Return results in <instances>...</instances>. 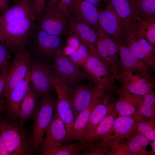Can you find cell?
Here are the masks:
<instances>
[{
    "label": "cell",
    "instance_id": "cell-4",
    "mask_svg": "<svg viewBox=\"0 0 155 155\" xmlns=\"http://www.w3.org/2000/svg\"><path fill=\"white\" fill-rule=\"evenodd\" d=\"M56 102L51 93L42 96L32 127L33 152H38L44 140L45 131L53 117Z\"/></svg>",
    "mask_w": 155,
    "mask_h": 155
},
{
    "label": "cell",
    "instance_id": "cell-43",
    "mask_svg": "<svg viewBox=\"0 0 155 155\" xmlns=\"http://www.w3.org/2000/svg\"><path fill=\"white\" fill-rule=\"evenodd\" d=\"M77 50L67 45L65 47H63L62 49V53L64 55L69 56Z\"/></svg>",
    "mask_w": 155,
    "mask_h": 155
},
{
    "label": "cell",
    "instance_id": "cell-41",
    "mask_svg": "<svg viewBox=\"0 0 155 155\" xmlns=\"http://www.w3.org/2000/svg\"><path fill=\"white\" fill-rule=\"evenodd\" d=\"M10 7L9 0H0V15L4 14Z\"/></svg>",
    "mask_w": 155,
    "mask_h": 155
},
{
    "label": "cell",
    "instance_id": "cell-16",
    "mask_svg": "<svg viewBox=\"0 0 155 155\" xmlns=\"http://www.w3.org/2000/svg\"><path fill=\"white\" fill-rule=\"evenodd\" d=\"M32 37L34 38L37 53L47 58H54L57 53L63 48L62 37L49 34L36 28Z\"/></svg>",
    "mask_w": 155,
    "mask_h": 155
},
{
    "label": "cell",
    "instance_id": "cell-9",
    "mask_svg": "<svg viewBox=\"0 0 155 155\" xmlns=\"http://www.w3.org/2000/svg\"><path fill=\"white\" fill-rule=\"evenodd\" d=\"M133 71L121 68L117 78L122 84V89L131 94L142 96L152 91L149 75L135 74Z\"/></svg>",
    "mask_w": 155,
    "mask_h": 155
},
{
    "label": "cell",
    "instance_id": "cell-19",
    "mask_svg": "<svg viewBox=\"0 0 155 155\" xmlns=\"http://www.w3.org/2000/svg\"><path fill=\"white\" fill-rule=\"evenodd\" d=\"M95 90V87L92 88L84 85H78L71 88L69 87V102L74 119L90 104Z\"/></svg>",
    "mask_w": 155,
    "mask_h": 155
},
{
    "label": "cell",
    "instance_id": "cell-40",
    "mask_svg": "<svg viewBox=\"0 0 155 155\" xmlns=\"http://www.w3.org/2000/svg\"><path fill=\"white\" fill-rule=\"evenodd\" d=\"M7 71L0 76V99L3 97V92L5 88L7 76Z\"/></svg>",
    "mask_w": 155,
    "mask_h": 155
},
{
    "label": "cell",
    "instance_id": "cell-7",
    "mask_svg": "<svg viewBox=\"0 0 155 155\" xmlns=\"http://www.w3.org/2000/svg\"><path fill=\"white\" fill-rule=\"evenodd\" d=\"M32 51L24 49L15 53L7 71L6 84L3 92L5 97L26 77L30 68Z\"/></svg>",
    "mask_w": 155,
    "mask_h": 155
},
{
    "label": "cell",
    "instance_id": "cell-18",
    "mask_svg": "<svg viewBox=\"0 0 155 155\" xmlns=\"http://www.w3.org/2000/svg\"><path fill=\"white\" fill-rule=\"evenodd\" d=\"M83 0H74L70 15V20H75L93 27L98 23V9Z\"/></svg>",
    "mask_w": 155,
    "mask_h": 155
},
{
    "label": "cell",
    "instance_id": "cell-8",
    "mask_svg": "<svg viewBox=\"0 0 155 155\" xmlns=\"http://www.w3.org/2000/svg\"><path fill=\"white\" fill-rule=\"evenodd\" d=\"M123 42L138 59L148 68L154 67L155 48L146 40L137 37L133 32L125 26Z\"/></svg>",
    "mask_w": 155,
    "mask_h": 155
},
{
    "label": "cell",
    "instance_id": "cell-46",
    "mask_svg": "<svg viewBox=\"0 0 155 155\" xmlns=\"http://www.w3.org/2000/svg\"><path fill=\"white\" fill-rule=\"evenodd\" d=\"M155 140L153 141V142L152 143V151L153 152V153H155Z\"/></svg>",
    "mask_w": 155,
    "mask_h": 155
},
{
    "label": "cell",
    "instance_id": "cell-29",
    "mask_svg": "<svg viewBox=\"0 0 155 155\" xmlns=\"http://www.w3.org/2000/svg\"><path fill=\"white\" fill-rule=\"evenodd\" d=\"M84 142L63 144L56 148L42 151V155H76L81 154Z\"/></svg>",
    "mask_w": 155,
    "mask_h": 155
},
{
    "label": "cell",
    "instance_id": "cell-44",
    "mask_svg": "<svg viewBox=\"0 0 155 155\" xmlns=\"http://www.w3.org/2000/svg\"><path fill=\"white\" fill-rule=\"evenodd\" d=\"M93 4L97 8L103 6L102 0H83Z\"/></svg>",
    "mask_w": 155,
    "mask_h": 155
},
{
    "label": "cell",
    "instance_id": "cell-25",
    "mask_svg": "<svg viewBox=\"0 0 155 155\" xmlns=\"http://www.w3.org/2000/svg\"><path fill=\"white\" fill-rule=\"evenodd\" d=\"M39 97L30 86L21 105L16 120L23 124L33 120L39 106L41 100L39 101Z\"/></svg>",
    "mask_w": 155,
    "mask_h": 155
},
{
    "label": "cell",
    "instance_id": "cell-21",
    "mask_svg": "<svg viewBox=\"0 0 155 155\" xmlns=\"http://www.w3.org/2000/svg\"><path fill=\"white\" fill-rule=\"evenodd\" d=\"M67 30L68 33L77 36L86 45L91 54L101 59L96 49L97 34L92 27L76 21L70 20Z\"/></svg>",
    "mask_w": 155,
    "mask_h": 155
},
{
    "label": "cell",
    "instance_id": "cell-10",
    "mask_svg": "<svg viewBox=\"0 0 155 155\" xmlns=\"http://www.w3.org/2000/svg\"><path fill=\"white\" fill-rule=\"evenodd\" d=\"M98 22L102 28L110 35L117 46L123 42L125 26L115 10L111 2L102 9H98Z\"/></svg>",
    "mask_w": 155,
    "mask_h": 155
},
{
    "label": "cell",
    "instance_id": "cell-13",
    "mask_svg": "<svg viewBox=\"0 0 155 155\" xmlns=\"http://www.w3.org/2000/svg\"><path fill=\"white\" fill-rule=\"evenodd\" d=\"M62 49L57 53L55 57V64L53 71L54 73L70 84H76L88 78L80 66L63 54Z\"/></svg>",
    "mask_w": 155,
    "mask_h": 155
},
{
    "label": "cell",
    "instance_id": "cell-17",
    "mask_svg": "<svg viewBox=\"0 0 155 155\" xmlns=\"http://www.w3.org/2000/svg\"><path fill=\"white\" fill-rule=\"evenodd\" d=\"M30 67L24 80L5 97L3 110L11 119H17L21 105L30 87Z\"/></svg>",
    "mask_w": 155,
    "mask_h": 155
},
{
    "label": "cell",
    "instance_id": "cell-3",
    "mask_svg": "<svg viewBox=\"0 0 155 155\" xmlns=\"http://www.w3.org/2000/svg\"><path fill=\"white\" fill-rule=\"evenodd\" d=\"M68 15L49 0L36 21V28L49 34L62 37L70 23Z\"/></svg>",
    "mask_w": 155,
    "mask_h": 155
},
{
    "label": "cell",
    "instance_id": "cell-33",
    "mask_svg": "<svg viewBox=\"0 0 155 155\" xmlns=\"http://www.w3.org/2000/svg\"><path fill=\"white\" fill-rule=\"evenodd\" d=\"M149 143V140L144 135L139 133L135 136L128 143V148L132 154L143 152Z\"/></svg>",
    "mask_w": 155,
    "mask_h": 155
},
{
    "label": "cell",
    "instance_id": "cell-12",
    "mask_svg": "<svg viewBox=\"0 0 155 155\" xmlns=\"http://www.w3.org/2000/svg\"><path fill=\"white\" fill-rule=\"evenodd\" d=\"M45 136L38 152L56 148L68 141L67 132L65 124L55 109L52 118L46 128Z\"/></svg>",
    "mask_w": 155,
    "mask_h": 155
},
{
    "label": "cell",
    "instance_id": "cell-2",
    "mask_svg": "<svg viewBox=\"0 0 155 155\" xmlns=\"http://www.w3.org/2000/svg\"><path fill=\"white\" fill-rule=\"evenodd\" d=\"M36 20L34 14L14 23L0 25L2 40L11 52L25 49L35 29Z\"/></svg>",
    "mask_w": 155,
    "mask_h": 155
},
{
    "label": "cell",
    "instance_id": "cell-14",
    "mask_svg": "<svg viewBox=\"0 0 155 155\" xmlns=\"http://www.w3.org/2000/svg\"><path fill=\"white\" fill-rule=\"evenodd\" d=\"M111 87L95 86V91L89 106L77 115L74 121L68 142L77 140L82 141L84 130L91 114L97 103Z\"/></svg>",
    "mask_w": 155,
    "mask_h": 155
},
{
    "label": "cell",
    "instance_id": "cell-32",
    "mask_svg": "<svg viewBox=\"0 0 155 155\" xmlns=\"http://www.w3.org/2000/svg\"><path fill=\"white\" fill-rule=\"evenodd\" d=\"M136 16L137 20L155 17V0H139Z\"/></svg>",
    "mask_w": 155,
    "mask_h": 155
},
{
    "label": "cell",
    "instance_id": "cell-5",
    "mask_svg": "<svg viewBox=\"0 0 155 155\" xmlns=\"http://www.w3.org/2000/svg\"><path fill=\"white\" fill-rule=\"evenodd\" d=\"M97 35L96 49L101 60L104 63L115 79L118 71V46L109 35L98 24L92 27Z\"/></svg>",
    "mask_w": 155,
    "mask_h": 155
},
{
    "label": "cell",
    "instance_id": "cell-1",
    "mask_svg": "<svg viewBox=\"0 0 155 155\" xmlns=\"http://www.w3.org/2000/svg\"><path fill=\"white\" fill-rule=\"evenodd\" d=\"M0 133L10 155L33 154L32 134L23 124L10 118L3 112L0 117Z\"/></svg>",
    "mask_w": 155,
    "mask_h": 155
},
{
    "label": "cell",
    "instance_id": "cell-15",
    "mask_svg": "<svg viewBox=\"0 0 155 155\" xmlns=\"http://www.w3.org/2000/svg\"><path fill=\"white\" fill-rule=\"evenodd\" d=\"M88 78L96 86H111L114 79L104 63L90 52L88 57L82 66Z\"/></svg>",
    "mask_w": 155,
    "mask_h": 155
},
{
    "label": "cell",
    "instance_id": "cell-23",
    "mask_svg": "<svg viewBox=\"0 0 155 155\" xmlns=\"http://www.w3.org/2000/svg\"><path fill=\"white\" fill-rule=\"evenodd\" d=\"M106 93L93 110L81 142H84L92 134L100 122L108 114L110 106L109 98L105 96Z\"/></svg>",
    "mask_w": 155,
    "mask_h": 155
},
{
    "label": "cell",
    "instance_id": "cell-48",
    "mask_svg": "<svg viewBox=\"0 0 155 155\" xmlns=\"http://www.w3.org/2000/svg\"><path fill=\"white\" fill-rule=\"evenodd\" d=\"M0 40H2V39H1V33H0Z\"/></svg>",
    "mask_w": 155,
    "mask_h": 155
},
{
    "label": "cell",
    "instance_id": "cell-11",
    "mask_svg": "<svg viewBox=\"0 0 155 155\" xmlns=\"http://www.w3.org/2000/svg\"><path fill=\"white\" fill-rule=\"evenodd\" d=\"M30 82L33 89L39 97H42L50 93L53 87L51 81L52 71L47 64L34 61L30 64Z\"/></svg>",
    "mask_w": 155,
    "mask_h": 155
},
{
    "label": "cell",
    "instance_id": "cell-24",
    "mask_svg": "<svg viewBox=\"0 0 155 155\" xmlns=\"http://www.w3.org/2000/svg\"><path fill=\"white\" fill-rule=\"evenodd\" d=\"M117 46L122 69L129 70L140 74L149 75V68L138 59L123 42Z\"/></svg>",
    "mask_w": 155,
    "mask_h": 155
},
{
    "label": "cell",
    "instance_id": "cell-30",
    "mask_svg": "<svg viewBox=\"0 0 155 155\" xmlns=\"http://www.w3.org/2000/svg\"><path fill=\"white\" fill-rule=\"evenodd\" d=\"M115 112L107 115L99 124L92 134L84 142L90 143L97 140L108 133L112 127L116 118Z\"/></svg>",
    "mask_w": 155,
    "mask_h": 155
},
{
    "label": "cell",
    "instance_id": "cell-45",
    "mask_svg": "<svg viewBox=\"0 0 155 155\" xmlns=\"http://www.w3.org/2000/svg\"><path fill=\"white\" fill-rule=\"evenodd\" d=\"M5 98L3 97L0 99V117L3 110Z\"/></svg>",
    "mask_w": 155,
    "mask_h": 155
},
{
    "label": "cell",
    "instance_id": "cell-22",
    "mask_svg": "<svg viewBox=\"0 0 155 155\" xmlns=\"http://www.w3.org/2000/svg\"><path fill=\"white\" fill-rule=\"evenodd\" d=\"M139 0H110L117 14L125 26L133 31L137 20L136 10Z\"/></svg>",
    "mask_w": 155,
    "mask_h": 155
},
{
    "label": "cell",
    "instance_id": "cell-49",
    "mask_svg": "<svg viewBox=\"0 0 155 155\" xmlns=\"http://www.w3.org/2000/svg\"><path fill=\"white\" fill-rule=\"evenodd\" d=\"M12 0V1H17L18 0Z\"/></svg>",
    "mask_w": 155,
    "mask_h": 155
},
{
    "label": "cell",
    "instance_id": "cell-31",
    "mask_svg": "<svg viewBox=\"0 0 155 155\" xmlns=\"http://www.w3.org/2000/svg\"><path fill=\"white\" fill-rule=\"evenodd\" d=\"M142 96L138 103L139 112L145 117L152 118L154 115L155 94L152 92Z\"/></svg>",
    "mask_w": 155,
    "mask_h": 155
},
{
    "label": "cell",
    "instance_id": "cell-26",
    "mask_svg": "<svg viewBox=\"0 0 155 155\" xmlns=\"http://www.w3.org/2000/svg\"><path fill=\"white\" fill-rule=\"evenodd\" d=\"M138 37L147 40L155 48V17L138 19L133 31Z\"/></svg>",
    "mask_w": 155,
    "mask_h": 155
},
{
    "label": "cell",
    "instance_id": "cell-35",
    "mask_svg": "<svg viewBox=\"0 0 155 155\" xmlns=\"http://www.w3.org/2000/svg\"><path fill=\"white\" fill-rule=\"evenodd\" d=\"M89 54L87 47L82 42L79 48L69 57L75 63L82 66L86 61Z\"/></svg>",
    "mask_w": 155,
    "mask_h": 155
},
{
    "label": "cell",
    "instance_id": "cell-27",
    "mask_svg": "<svg viewBox=\"0 0 155 155\" xmlns=\"http://www.w3.org/2000/svg\"><path fill=\"white\" fill-rule=\"evenodd\" d=\"M136 122V119L130 116H119L115 119L111 130L117 138H125L134 131Z\"/></svg>",
    "mask_w": 155,
    "mask_h": 155
},
{
    "label": "cell",
    "instance_id": "cell-6",
    "mask_svg": "<svg viewBox=\"0 0 155 155\" xmlns=\"http://www.w3.org/2000/svg\"><path fill=\"white\" fill-rule=\"evenodd\" d=\"M51 81L57 95L55 109L66 127L68 142L75 120L69 102L68 84L53 71Z\"/></svg>",
    "mask_w": 155,
    "mask_h": 155
},
{
    "label": "cell",
    "instance_id": "cell-39",
    "mask_svg": "<svg viewBox=\"0 0 155 155\" xmlns=\"http://www.w3.org/2000/svg\"><path fill=\"white\" fill-rule=\"evenodd\" d=\"M47 0H35L36 19L42 13Z\"/></svg>",
    "mask_w": 155,
    "mask_h": 155
},
{
    "label": "cell",
    "instance_id": "cell-37",
    "mask_svg": "<svg viewBox=\"0 0 155 155\" xmlns=\"http://www.w3.org/2000/svg\"><path fill=\"white\" fill-rule=\"evenodd\" d=\"M69 16L72 9L74 0H49Z\"/></svg>",
    "mask_w": 155,
    "mask_h": 155
},
{
    "label": "cell",
    "instance_id": "cell-36",
    "mask_svg": "<svg viewBox=\"0 0 155 155\" xmlns=\"http://www.w3.org/2000/svg\"><path fill=\"white\" fill-rule=\"evenodd\" d=\"M135 130L144 135L149 140L153 141L155 140L154 127L149 123L144 121L136 122Z\"/></svg>",
    "mask_w": 155,
    "mask_h": 155
},
{
    "label": "cell",
    "instance_id": "cell-34",
    "mask_svg": "<svg viewBox=\"0 0 155 155\" xmlns=\"http://www.w3.org/2000/svg\"><path fill=\"white\" fill-rule=\"evenodd\" d=\"M11 52L5 43L0 40V76L7 71Z\"/></svg>",
    "mask_w": 155,
    "mask_h": 155
},
{
    "label": "cell",
    "instance_id": "cell-28",
    "mask_svg": "<svg viewBox=\"0 0 155 155\" xmlns=\"http://www.w3.org/2000/svg\"><path fill=\"white\" fill-rule=\"evenodd\" d=\"M122 91L123 95L115 102V109L119 116H130L135 112L134 104L138 102L139 99L137 100V98L133 97L130 94L123 89Z\"/></svg>",
    "mask_w": 155,
    "mask_h": 155
},
{
    "label": "cell",
    "instance_id": "cell-20",
    "mask_svg": "<svg viewBox=\"0 0 155 155\" xmlns=\"http://www.w3.org/2000/svg\"><path fill=\"white\" fill-rule=\"evenodd\" d=\"M36 15L35 0H18L4 14L0 15V25L11 24Z\"/></svg>",
    "mask_w": 155,
    "mask_h": 155
},
{
    "label": "cell",
    "instance_id": "cell-47",
    "mask_svg": "<svg viewBox=\"0 0 155 155\" xmlns=\"http://www.w3.org/2000/svg\"><path fill=\"white\" fill-rule=\"evenodd\" d=\"M102 1L104 3L106 4L110 1V0H102Z\"/></svg>",
    "mask_w": 155,
    "mask_h": 155
},
{
    "label": "cell",
    "instance_id": "cell-42",
    "mask_svg": "<svg viewBox=\"0 0 155 155\" xmlns=\"http://www.w3.org/2000/svg\"><path fill=\"white\" fill-rule=\"evenodd\" d=\"M0 155H10L5 143L0 133Z\"/></svg>",
    "mask_w": 155,
    "mask_h": 155
},
{
    "label": "cell",
    "instance_id": "cell-38",
    "mask_svg": "<svg viewBox=\"0 0 155 155\" xmlns=\"http://www.w3.org/2000/svg\"><path fill=\"white\" fill-rule=\"evenodd\" d=\"M68 33L66 39L67 45L77 49L81 43L80 40L75 34L72 33Z\"/></svg>",
    "mask_w": 155,
    "mask_h": 155
}]
</instances>
